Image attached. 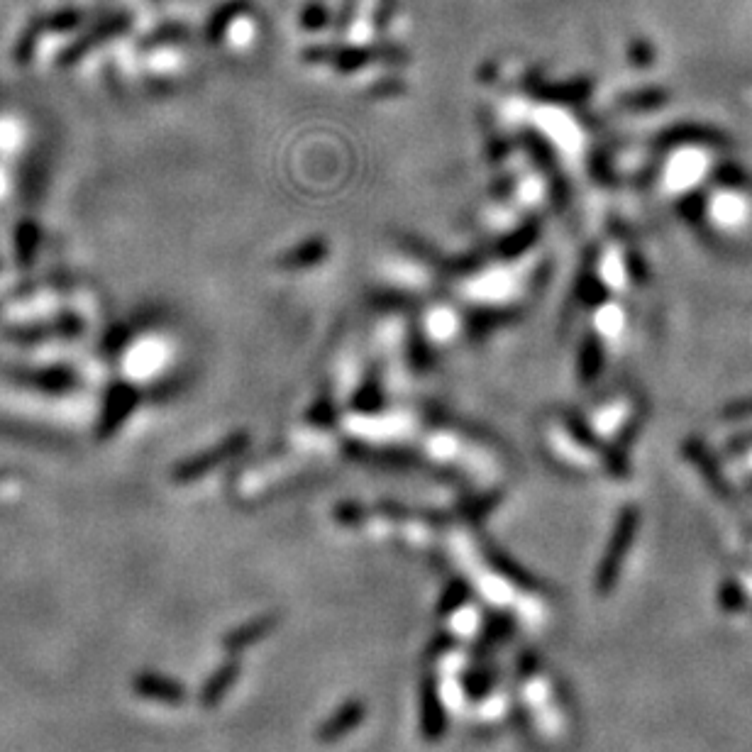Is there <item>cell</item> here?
I'll return each instance as SVG.
<instances>
[{
	"label": "cell",
	"instance_id": "cell-1",
	"mask_svg": "<svg viewBox=\"0 0 752 752\" xmlns=\"http://www.w3.org/2000/svg\"><path fill=\"white\" fill-rule=\"evenodd\" d=\"M135 691L145 699L152 701H167V704H179L181 699L186 696L184 687L174 679L164 677V674H154V672H145L135 679Z\"/></svg>",
	"mask_w": 752,
	"mask_h": 752
},
{
	"label": "cell",
	"instance_id": "cell-2",
	"mask_svg": "<svg viewBox=\"0 0 752 752\" xmlns=\"http://www.w3.org/2000/svg\"><path fill=\"white\" fill-rule=\"evenodd\" d=\"M232 677H235V665H225L223 669H218V672H215L213 677H210V682L206 684V687H203L201 699L206 701L208 706L215 704V701H218L220 696H223L225 691H228Z\"/></svg>",
	"mask_w": 752,
	"mask_h": 752
}]
</instances>
